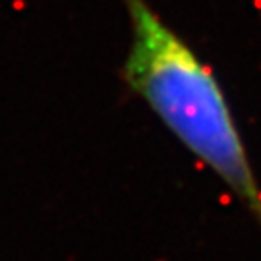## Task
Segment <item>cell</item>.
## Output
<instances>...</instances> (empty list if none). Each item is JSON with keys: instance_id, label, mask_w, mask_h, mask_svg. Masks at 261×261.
<instances>
[{"instance_id": "6da1fadb", "label": "cell", "mask_w": 261, "mask_h": 261, "mask_svg": "<svg viewBox=\"0 0 261 261\" xmlns=\"http://www.w3.org/2000/svg\"><path fill=\"white\" fill-rule=\"evenodd\" d=\"M130 47L124 82L174 138L232 192L261 226V186L213 68L149 0H124Z\"/></svg>"}]
</instances>
